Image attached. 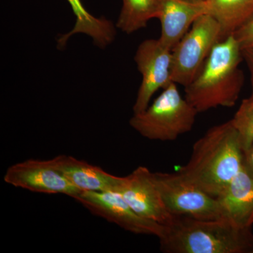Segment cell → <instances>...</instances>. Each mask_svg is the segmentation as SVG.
<instances>
[{"mask_svg":"<svg viewBox=\"0 0 253 253\" xmlns=\"http://www.w3.org/2000/svg\"><path fill=\"white\" fill-rule=\"evenodd\" d=\"M244 151L232 121L211 129L193 146L181 175L213 197L217 198L243 169Z\"/></svg>","mask_w":253,"mask_h":253,"instance_id":"6da1fadb","label":"cell"},{"mask_svg":"<svg viewBox=\"0 0 253 253\" xmlns=\"http://www.w3.org/2000/svg\"><path fill=\"white\" fill-rule=\"evenodd\" d=\"M158 239L166 253H253L251 228L239 227L224 218L174 216Z\"/></svg>","mask_w":253,"mask_h":253,"instance_id":"7a4b0ae2","label":"cell"},{"mask_svg":"<svg viewBox=\"0 0 253 253\" xmlns=\"http://www.w3.org/2000/svg\"><path fill=\"white\" fill-rule=\"evenodd\" d=\"M242 49L234 35L214 46L194 81L185 88V98L199 113L219 107H232L244 83L239 68Z\"/></svg>","mask_w":253,"mask_h":253,"instance_id":"3957f363","label":"cell"},{"mask_svg":"<svg viewBox=\"0 0 253 253\" xmlns=\"http://www.w3.org/2000/svg\"><path fill=\"white\" fill-rule=\"evenodd\" d=\"M176 85L169 84L147 109L134 113L129 120L131 127L143 137L174 141L192 129L199 112L182 97Z\"/></svg>","mask_w":253,"mask_h":253,"instance_id":"277c9868","label":"cell"},{"mask_svg":"<svg viewBox=\"0 0 253 253\" xmlns=\"http://www.w3.org/2000/svg\"><path fill=\"white\" fill-rule=\"evenodd\" d=\"M221 41L220 26L212 16L205 14L198 18L172 49V82L184 87L189 85Z\"/></svg>","mask_w":253,"mask_h":253,"instance_id":"5b68a950","label":"cell"},{"mask_svg":"<svg viewBox=\"0 0 253 253\" xmlns=\"http://www.w3.org/2000/svg\"><path fill=\"white\" fill-rule=\"evenodd\" d=\"M153 176L165 206L172 215L199 219L223 218L217 199L179 172H153Z\"/></svg>","mask_w":253,"mask_h":253,"instance_id":"8992f818","label":"cell"},{"mask_svg":"<svg viewBox=\"0 0 253 253\" xmlns=\"http://www.w3.org/2000/svg\"><path fill=\"white\" fill-rule=\"evenodd\" d=\"M134 61L142 77L133 106V112L139 113L147 109L156 91L173 83L172 50L163 45L159 39L146 40L138 46Z\"/></svg>","mask_w":253,"mask_h":253,"instance_id":"52a82bcc","label":"cell"},{"mask_svg":"<svg viewBox=\"0 0 253 253\" xmlns=\"http://www.w3.org/2000/svg\"><path fill=\"white\" fill-rule=\"evenodd\" d=\"M6 184L46 194H63L75 199L81 192L58 167L55 158L30 159L7 168L4 175Z\"/></svg>","mask_w":253,"mask_h":253,"instance_id":"ba28073f","label":"cell"},{"mask_svg":"<svg viewBox=\"0 0 253 253\" xmlns=\"http://www.w3.org/2000/svg\"><path fill=\"white\" fill-rule=\"evenodd\" d=\"M95 215L135 234L159 238L164 226L138 215L116 191H81L73 199Z\"/></svg>","mask_w":253,"mask_h":253,"instance_id":"9c48e42d","label":"cell"},{"mask_svg":"<svg viewBox=\"0 0 253 253\" xmlns=\"http://www.w3.org/2000/svg\"><path fill=\"white\" fill-rule=\"evenodd\" d=\"M118 192L138 215L166 225L174 216L165 206L153 172L144 166L136 168L131 174L123 176Z\"/></svg>","mask_w":253,"mask_h":253,"instance_id":"30bf717a","label":"cell"},{"mask_svg":"<svg viewBox=\"0 0 253 253\" xmlns=\"http://www.w3.org/2000/svg\"><path fill=\"white\" fill-rule=\"evenodd\" d=\"M208 12L206 1L160 0L156 18L161 26L158 39L163 45L172 51L195 21Z\"/></svg>","mask_w":253,"mask_h":253,"instance_id":"8fae6325","label":"cell"},{"mask_svg":"<svg viewBox=\"0 0 253 253\" xmlns=\"http://www.w3.org/2000/svg\"><path fill=\"white\" fill-rule=\"evenodd\" d=\"M223 218L242 228L253 224V176L243 168L217 198Z\"/></svg>","mask_w":253,"mask_h":253,"instance_id":"7c38bea8","label":"cell"},{"mask_svg":"<svg viewBox=\"0 0 253 253\" xmlns=\"http://www.w3.org/2000/svg\"><path fill=\"white\" fill-rule=\"evenodd\" d=\"M60 170L81 191H116L123 176L113 175L98 166L66 155L55 157Z\"/></svg>","mask_w":253,"mask_h":253,"instance_id":"4fadbf2b","label":"cell"},{"mask_svg":"<svg viewBox=\"0 0 253 253\" xmlns=\"http://www.w3.org/2000/svg\"><path fill=\"white\" fill-rule=\"evenodd\" d=\"M67 1L76 16V24L71 31L58 39L59 48L66 45L68 40L78 33L90 37L94 44L100 48L106 47L114 41L116 29L111 21L106 18L95 17L86 11L81 0Z\"/></svg>","mask_w":253,"mask_h":253,"instance_id":"5bb4252c","label":"cell"},{"mask_svg":"<svg viewBox=\"0 0 253 253\" xmlns=\"http://www.w3.org/2000/svg\"><path fill=\"white\" fill-rule=\"evenodd\" d=\"M208 14L221 28V41L233 36L253 19V0H206Z\"/></svg>","mask_w":253,"mask_h":253,"instance_id":"9a60e30c","label":"cell"},{"mask_svg":"<svg viewBox=\"0 0 253 253\" xmlns=\"http://www.w3.org/2000/svg\"><path fill=\"white\" fill-rule=\"evenodd\" d=\"M159 3L160 0H123L116 26L126 34L142 29L157 18Z\"/></svg>","mask_w":253,"mask_h":253,"instance_id":"2e32d148","label":"cell"},{"mask_svg":"<svg viewBox=\"0 0 253 253\" xmlns=\"http://www.w3.org/2000/svg\"><path fill=\"white\" fill-rule=\"evenodd\" d=\"M239 134L243 151L253 143V93L243 100L234 118L231 119Z\"/></svg>","mask_w":253,"mask_h":253,"instance_id":"e0dca14e","label":"cell"},{"mask_svg":"<svg viewBox=\"0 0 253 253\" xmlns=\"http://www.w3.org/2000/svg\"><path fill=\"white\" fill-rule=\"evenodd\" d=\"M241 49H253V19L234 34Z\"/></svg>","mask_w":253,"mask_h":253,"instance_id":"ac0fdd59","label":"cell"},{"mask_svg":"<svg viewBox=\"0 0 253 253\" xmlns=\"http://www.w3.org/2000/svg\"><path fill=\"white\" fill-rule=\"evenodd\" d=\"M243 168L250 175L253 176V143L249 149L244 151Z\"/></svg>","mask_w":253,"mask_h":253,"instance_id":"d6986e66","label":"cell"},{"mask_svg":"<svg viewBox=\"0 0 253 253\" xmlns=\"http://www.w3.org/2000/svg\"><path fill=\"white\" fill-rule=\"evenodd\" d=\"M243 58L246 61V64L251 74V84H252V92L253 93V49H242Z\"/></svg>","mask_w":253,"mask_h":253,"instance_id":"ffe728a7","label":"cell"},{"mask_svg":"<svg viewBox=\"0 0 253 253\" xmlns=\"http://www.w3.org/2000/svg\"><path fill=\"white\" fill-rule=\"evenodd\" d=\"M189 1H204L206 0H189Z\"/></svg>","mask_w":253,"mask_h":253,"instance_id":"44dd1931","label":"cell"}]
</instances>
